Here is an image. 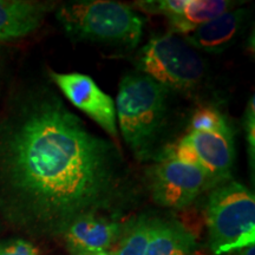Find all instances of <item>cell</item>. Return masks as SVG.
I'll return each instance as SVG.
<instances>
[{"label": "cell", "mask_w": 255, "mask_h": 255, "mask_svg": "<svg viewBox=\"0 0 255 255\" xmlns=\"http://www.w3.org/2000/svg\"><path fill=\"white\" fill-rule=\"evenodd\" d=\"M56 17L73 41L135 49L143 34L145 19L122 2L82 0L60 6Z\"/></svg>", "instance_id": "3"}, {"label": "cell", "mask_w": 255, "mask_h": 255, "mask_svg": "<svg viewBox=\"0 0 255 255\" xmlns=\"http://www.w3.org/2000/svg\"><path fill=\"white\" fill-rule=\"evenodd\" d=\"M227 120L219 110L210 107L197 109L191 116L189 132H213L231 129Z\"/></svg>", "instance_id": "15"}, {"label": "cell", "mask_w": 255, "mask_h": 255, "mask_svg": "<svg viewBox=\"0 0 255 255\" xmlns=\"http://www.w3.org/2000/svg\"><path fill=\"white\" fill-rule=\"evenodd\" d=\"M254 251H255L254 246H251L248 248H245V250L239 251V255H254L255 254Z\"/></svg>", "instance_id": "19"}, {"label": "cell", "mask_w": 255, "mask_h": 255, "mask_svg": "<svg viewBox=\"0 0 255 255\" xmlns=\"http://www.w3.org/2000/svg\"><path fill=\"white\" fill-rule=\"evenodd\" d=\"M244 128L246 132V141L248 148V157H250V165L254 171L255 162V101L254 96H252L248 101L246 110L244 114Z\"/></svg>", "instance_id": "17"}, {"label": "cell", "mask_w": 255, "mask_h": 255, "mask_svg": "<svg viewBox=\"0 0 255 255\" xmlns=\"http://www.w3.org/2000/svg\"><path fill=\"white\" fill-rule=\"evenodd\" d=\"M195 247V237L183 223L152 216L145 255H190Z\"/></svg>", "instance_id": "12"}, {"label": "cell", "mask_w": 255, "mask_h": 255, "mask_svg": "<svg viewBox=\"0 0 255 255\" xmlns=\"http://www.w3.org/2000/svg\"><path fill=\"white\" fill-rule=\"evenodd\" d=\"M138 186L119 145L91 132L46 85L15 92L0 116V214L34 237L117 213Z\"/></svg>", "instance_id": "1"}, {"label": "cell", "mask_w": 255, "mask_h": 255, "mask_svg": "<svg viewBox=\"0 0 255 255\" xmlns=\"http://www.w3.org/2000/svg\"><path fill=\"white\" fill-rule=\"evenodd\" d=\"M53 2L0 0V41L26 37L38 30Z\"/></svg>", "instance_id": "11"}, {"label": "cell", "mask_w": 255, "mask_h": 255, "mask_svg": "<svg viewBox=\"0 0 255 255\" xmlns=\"http://www.w3.org/2000/svg\"><path fill=\"white\" fill-rule=\"evenodd\" d=\"M235 4L237 2L229 0H188L183 11L184 36L191 33L200 25L235 8Z\"/></svg>", "instance_id": "13"}, {"label": "cell", "mask_w": 255, "mask_h": 255, "mask_svg": "<svg viewBox=\"0 0 255 255\" xmlns=\"http://www.w3.org/2000/svg\"><path fill=\"white\" fill-rule=\"evenodd\" d=\"M188 0H148V1H137L135 6L145 13L162 14L168 20L180 17L183 14Z\"/></svg>", "instance_id": "16"}, {"label": "cell", "mask_w": 255, "mask_h": 255, "mask_svg": "<svg viewBox=\"0 0 255 255\" xmlns=\"http://www.w3.org/2000/svg\"><path fill=\"white\" fill-rule=\"evenodd\" d=\"M0 255H39V252L30 241L15 238L0 242Z\"/></svg>", "instance_id": "18"}, {"label": "cell", "mask_w": 255, "mask_h": 255, "mask_svg": "<svg viewBox=\"0 0 255 255\" xmlns=\"http://www.w3.org/2000/svg\"><path fill=\"white\" fill-rule=\"evenodd\" d=\"M96 255H116V253H115V252H101V253H98V254H96Z\"/></svg>", "instance_id": "20"}, {"label": "cell", "mask_w": 255, "mask_h": 255, "mask_svg": "<svg viewBox=\"0 0 255 255\" xmlns=\"http://www.w3.org/2000/svg\"><path fill=\"white\" fill-rule=\"evenodd\" d=\"M250 11L247 8H233L219 17L200 25L184 40L196 51L222 53L228 50L246 30Z\"/></svg>", "instance_id": "10"}, {"label": "cell", "mask_w": 255, "mask_h": 255, "mask_svg": "<svg viewBox=\"0 0 255 255\" xmlns=\"http://www.w3.org/2000/svg\"><path fill=\"white\" fill-rule=\"evenodd\" d=\"M169 89L141 72L128 73L120 83L116 102L120 131L139 161L156 158L169 113Z\"/></svg>", "instance_id": "2"}, {"label": "cell", "mask_w": 255, "mask_h": 255, "mask_svg": "<svg viewBox=\"0 0 255 255\" xmlns=\"http://www.w3.org/2000/svg\"><path fill=\"white\" fill-rule=\"evenodd\" d=\"M138 72L169 90L190 91L202 82L206 64L197 51L173 33L154 36L137 52Z\"/></svg>", "instance_id": "5"}, {"label": "cell", "mask_w": 255, "mask_h": 255, "mask_svg": "<svg viewBox=\"0 0 255 255\" xmlns=\"http://www.w3.org/2000/svg\"><path fill=\"white\" fill-rule=\"evenodd\" d=\"M210 250L216 255L255 244V197L244 184L228 181L214 187L207 201Z\"/></svg>", "instance_id": "4"}, {"label": "cell", "mask_w": 255, "mask_h": 255, "mask_svg": "<svg viewBox=\"0 0 255 255\" xmlns=\"http://www.w3.org/2000/svg\"><path fill=\"white\" fill-rule=\"evenodd\" d=\"M151 219L152 216L143 214L128 222L120 238L119 250L115 252L116 255H145Z\"/></svg>", "instance_id": "14"}, {"label": "cell", "mask_w": 255, "mask_h": 255, "mask_svg": "<svg viewBox=\"0 0 255 255\" xmlns=\"http://www.w3.org/2000/svg\"><path fill=\"white\" fill-rule=\"evenodd\" d=\"M187 138L199 156L200 164L212 180L213 188L228 182L235 161L233 129L213 132H189Z\"/></svg>", "instance_id": "9"}, {"label": "cell", "mask_w": 255, "mask_h": 255, "mask_svg": "<svg viewBox=\"0 0 255 255\" xmlns=\"http://www.w3.org/2000/svg\"><path fill=\"white\" fill-rule=\"evenodd\" d=\"M145 186L156 205L183 209L213 183L203 168L162 157L145 169Z\"/></svg>", "instance_id": "6"}, {"label": "cell", "mask_w": 255, "mask_h": 255, "mask_svg": "<svg viewBox=\"0 0 255 255\" xmlns=\"http://www.w3.org/2000/svg\"><path fill=\"white\" fill-rule=\"evenodd\" d=\"M50 77L63 95L111 136L119 145L116 105L109 95L101 90L96 82L79 72L59 73L50 71Z\"/></svg>", "instance_id": "7"}, {"label": "cell", "mask_w": 255, "mask_h": 255, "mask_svg": "<svg viewBox=\"0 0 255 255\" xmlns=\"http://www.w3.org/2000/svg\"><path fill=\"white\" fill-rule=\"evenodd\" d=\"M126 225L114 216L89 214L75 220L62 237L73 255H96L105 252L122 237Z\"/></svg>", "instance_id": "8"}]
</instances>
